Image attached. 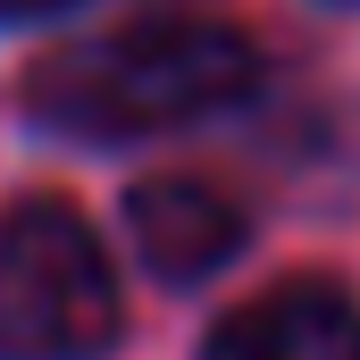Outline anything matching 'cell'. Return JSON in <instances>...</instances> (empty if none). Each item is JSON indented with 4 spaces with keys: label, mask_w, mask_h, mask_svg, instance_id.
<instances>
[{
    "label": "cell",
    "mask_w": 360,
    "mask_h": 360,
    "mask_svg": "<svg viewBox=\"0 0 360 360\" xmlns=\"http://www.w3.org/2000/svg\"><path fill=\"white\" fill-rule=\"evenodd\" d=\"M252 92H260V51L235 25L151 17V25H117V34L51 51L25 76V109L51 134L126 143V134H168L193 117H218Z\"/></svg>",
    "instance_id": "6da1fadb"
},
{
    "label": "cell",
    "mask_w": 360,
    "mask_h": 360,
    "mask_svg": "<svg viewBox=\"0 0 360 360\" xmlns=\"http://www.w3.org/2000/svg\"><path fill=\"white\" fill-rule=\"evenodd\" d=\"M117 344L109 252L59 193L0 218V360H101Z\"/></svg>",
    "instance_id": "7a4b0ae2"
},
{
    "label": "cell",
    "mask_w": 360,
    "mask_h": 360,
    "mask_svg": "<svg viewBox=\"0 0 360 360\" xmlns=\"http://www.w3.org/2000/svg\"><path fill=\"white\" fill-rule=\"evenodd\" d=\"M126 235L143 269L168 285H201L243 252V210L201 176H143L126 193Z\"/></svg>",
    "instance_id": "3957f363"
},
{
    "label": "cell",
    "mask_w": 360,
    "mask_h": 360,
    "mask_svg": "<svg viewBox=\"0 0 360 360\" xmlns=\"http://www.w3.org/2000/svg\"><path fill=\"white\" fill-rule=\"evenodd\" d=\"M201 360H360V310L352 293L293 276V285H269L260 302L226 310Z\"/></svg>",
    "instance_id": "277c9868"
},
{
    "label": "cell",
    "mask_w": 360,
    "mask_h": 360,
    "mask_svg": "<svg viewBox=\"0 0 360 360\" xmlns=\"http://www.w3.org/2000/svg\"><path fill=\"white\" fill-rule=\"evenodd\" d=\"M42 8H68V0H0V17H42Z\"/></svg>",
    "instance_id": "5b68a950"
}]
</instances>
